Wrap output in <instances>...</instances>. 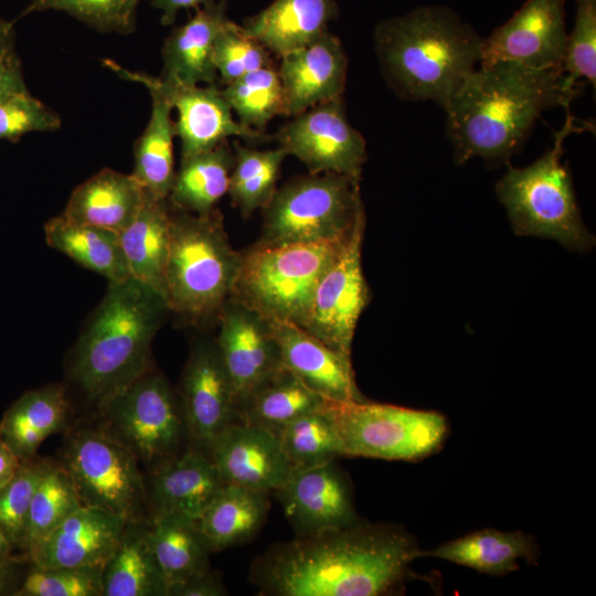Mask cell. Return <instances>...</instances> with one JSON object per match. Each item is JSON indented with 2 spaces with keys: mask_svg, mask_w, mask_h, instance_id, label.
Wrapping results in <instances>:
<instances>
[{
  "mask_svg": "<svg viewBox=\"0 0 596 596\" xmlns=\"http://www.w3.org/2000/svg\"><path fill=\"white\" fill-rule=\"evenodd\" d=\"M419 556L400 526L356 521L270 547L251 579L262 595L380 596L396 592Z\"/></svg>",
  "mask_w": 596,
  "mask_h": 596,
  "instance_id": "obj_1",
  "label": "cell"
},
{
  "mask_svg": "<svg viewBox=\"0 0 596 596\" xmlns=\"http://www.w3.org/2000/svg\"><path fill=\"white\" fill-rule=\"evenodd\" d=\"M581 91L562 70L510 62L476 68L444 108L455 162L509 163L540 115L556 106L568 110Z\"/></svg>",
  "mask_w": 596,
  "mask_h": 596,
  "instance_id": "obj_2",
  "label": "cell"
},
{
  "mask_svg": "<svg viewBox=\"0 0 596 596\" xmlns=\"http://www.w3.org/2000/svg\"><path fill=\"white\" fill-rule=\"evenodd\" d=\"M481 42L468 22L439 4L383 20L374 31L381 71L395 94L443 108L479 64Z\"/></svg>",
  "mask_w": 596,
  "mask_h": 596,
  "instance_id": "obj_3",
  "label": "cell"
},
{
  "mask_svg": "<svg viewBox=\"0 0 596 596\" xmlns=\"http://www.w3.org/2000/svg\"><path fill=\"white\" fill-rule=\"evenodd\" d=\"M168 311L160 294L132 277L109 283L71 363L73 380L98 408L151 370V344Z\"/></svg>",
  "mask_w": 596,
  "mask_h": 596,
  "instance_id": "obj_4",
  "label": "cell"
},
{
  "mask_svg": "<svg viewBox=\"0 0 596 596\" xmlns=\"http://www.w3.org/2000/svg\"><path fill=\"white\" fill-rule=\"evenodd\" d=\"M240 265L217 209L193 214L171 209L166 300L190 324L217 318L230 300Z\"/></svg>",
  "mask_w": 596,
  "mask_h": 596,
  "instance_id": "obj_5",
  "label": "cell"
},
{
  "mask_svg": "<svg viewBox=\"0 0 596 596\" xmlns=\"http://www.w3.org/2000/svg\"><path fill=\"white\" fill-rule=\"evenodd\" d=\"M584 128L567 114L551 149L538 160L524 168L507 163L494 191L515 234L552 238L576 252L594 247L595 237L582 220L570 172L562 162L565 139Z\"/></svg>",
  "mask_w": 596,
  "mask_h": 596,
  "instance_id": "obj_6",
  "label": "cell"
},
{
  "mask_svg": "<svg viewBox=\"0 0 596 596\" xmlns=\"http://www.w3.org/2000/svg\"><path fill=\"white\" fill-rule=\"evenodd\" d=\"M347 238L294 244L258 241L240 252L230 299L267 321L300 324L318 281Z\"/></svg>",
  "mask_w": 596,
  "mask_h": 596,
  "instance_id": "obj_7",
  "label": "cell"
},
{
  "mask_svg": "<svg viewBox=\"0 0 596 596\" xmlns=\"http://www.w3.org/2000/svg\"><path fill=\"white\" fill-rule=\"evenodd\" d=\"M360 180L340 173H309L276 189L262 210L258 240L268 244L342 240L365 222Z\"/></svg>",
  "mask_w": 596,
  "mask_h": 596,
  "instance_id": "obj_8",
  "label": "cell"
},
{
  "mask_svg": "<svg viewBox=\"0 0 596 596\" xmlns=\"http://www.w3.org/2000/svg\"><path fill=\"white\" fill-rule=\"evenodd\" d=\"M97 428L150 470L189 445L183 409L168 380L152 369L99 408Z\"/></svg>",
  "mask_w": 596,
  "mask_h": 596,
  "instance_id": "obj_9",
  "label": "cell"
},
{
  "mask_svg": "<svg viewBox=\"0 0 596 596\" xmlns=\"http://www.w3.org/2000/svg\"><path fill=\"white\" fill-rule=\"evenodd\" d=\"M342 444V457L414 461L440 449L445 416L435 411L390 404L332 402L324 405Z\"/></svg>",
  "mask_w": 596,
  "mask_h": 596,
  "instance_id": "obj_10",
  "label": "cell"
},
{
  "mask_svg": "<svg viewBox=\"0 0 596 596\" xmlns=\"http://www.w3.org/2000/svg\"><path fill=\"white\" fill-rule=\"evenodd\" d=\"M60 464L68 472L83 507L127 521L146 520L147 488L140 464L97 427L71 432Z\"/></svg>",
  "mask_w": 596,
  "mask_h": 596,
  "instance_id": "obj_11",
  "label": "cell"
},
{
  "mask_svg": "<svg viewBox=\"0 0 596 596\" xmlns=\"http://www.w3.org/2000/svg\"><path fill=\"white\" fill-rule=\"evenodd\" d=\"M364 224H359L348 236L322 274L309 309L298 324L349 358L358 321L370 302L361 260Z\"/></svg>",
  "mask_w": 596,
  "mask_h": 596,
  "instance_id": "obj_12",
  "label": "cell"
},
{
  "mask_svg": "<svg viewBox=\"0 0 596 596\" xmlns=\"http://www.w3.org/2000/svg\"><path fill=\"white\" fill-rule=\"evenodd\" d=\"M104 64L118 76L159 93L177 110L174 124L181 143V158L210 150L230 137L251 141L269 140L262 131L244 127L234 119L233 110L216 83L185 85L163 76L126 70L110 60H105Z\"/></svg>",
  "mask_w": 596,
  "mask_h": 596,
  "instance_id": "obj_13",
  "label": "cell"
},
{
  "mask_svg": "<svg viewBox=\"0 0 596 596\" xmlns=\"http://www.w3.org/2000/svg\"><path fill=\"white\" fill-rule=\"evenodd\" d=\"M274 139L287 156L300 160L309 173L332 172L361 179L366 145L349 123L342 97L292 116Z\"/></svg>",
  "mask_w": 596,
  "mask_h": 596,
  "instance_id": "obj_14",
  "label": "cell"
},
{
  "mask_svg": "<svg viewBox=\"0 0 596 596\" xmlns=\"http://www.w3.org/2000/svg\"><path fill=\"white\" fill-rule=\"evenodd\" d=\"M567 34L565 0H526L482 39L479 66L510 62L534 70H562Z\"/></svg>",
  "mask_w": 596,
  "mask_h": 596,
  "instance_id": "obj_15",
  "label": "cell"
},
{
  "mask_svg": "<svg viewBox=\"0 0 596 596\" xmlns=\"http://www.w3.org/2000/svg\"><path fill=\"white\" fill-rule=\"evenodd\" d=\"M178 395L189 446L206 455L221 432L240 422L234 392L214 341L193 344L181 374Z\"/></svg>",
  "mask_w": 596,
  "mask_h": 596,
  "instance_id": "obj_16",
  "label": "cell"
},
{
  "mask_svg": "<svg viewBox=\"0 0 596 596\" xmlns=\"http://www.w3.org/2000/svg\"><path fill=\"white\" fill-rule=\"evenodd\" d=\"M217 320L220 330L214 342L238 413L243 402L283 366L280 353L268 321L243 305L230 299Z\"/></svg>",
  "mask_w": 596,
  "mask_h": 596,
  "instance_id": "obj_17",
  "label": "cell"
},
{
  "mask_svg": "<svg viewBox=\"0 0 596 596\" xmlns=\"http://www.w3.org/2000/svg\"><path fill=\"white\" fill-rule=\"evenodd\" d=\"M274 493L297 536L359 521L349 479L333 461L292 469Z\"/></svg>",
  "mask_w": 596,
  "mask_h": 596,
  "instance_id": "obj_18",
  "label": "cell"
},
{
  "mask_svg": "<svg viewBox=\"0 0 596 596\" xmlns=\"http://www.w3.org/2000/svg\"><path fill=\"white\" fill-rule=\"evenodd\" d=\"M207 456L224 485L269 494L285 483L292 470L276 434L243 422L224 428Z\"/></svg>",
  "mask_w": 596,
  "mask_h": 596,
  "instance_id": "obj_19",
  "label": "cell"
},
{
  "mask_svg": "<svg viewBox=\"0 0 596 596\" xmlns=\"http://www.w3.org/2000/svg\"><path fill=\"white\" fill-rule=\"evenodd\" d=\"M127 522L103 510L81 507L28 555L39 567H103L117 549Z\"/></svg>",
  "mask_w": 596,
  "mask_h": 596,
  "instance_id": "obj_20",
  "label": "cell"
},
{
  "mask_svg": "<svg viewBox=\"0 0 596 596\" xmlns=\"http://www.w3.org/2000/svg\"><path fill=\"white\" fill-rule=\"evenodd\" d=\"M281 365L327 401L363 402L351 358L331 349L290 321H268Z\"/></svg>",
  "mask_w": 596,
  "mask_h": 596,
  "instance_id": "obj_21",
  "label": "cell"
},
{
  "mask_svg": "<svg viewBox=\"0 0 596 596\" xmlns=\"http://www.w3.org/2000/svg\"><path fill=\"white\" fill-rule=\"evenodd\" d=\"M279 57L277 72L284 88L286 116L342 97L348 57L340 39L329 30Z\"/></svg>",
  "mask_w": 596,
  "mask_h": 596,
  "instance_id": "obj_22",
  "label": "cell"
},
{
  "mask_svg": "<svg viewBox=\"0 0 596 596\" xmlns=\"http://www.w3.org/2000/svg\"><path fill=\"white\" fill-rule=\"evenodd\" d=\"M224 486L210 457L191 446L150 470L146 482L151 517L198 520Z\"/></svg>",
  "mask_w": 596,
  "mask_h": 596,
  "instance_id": "obj_23",
  "label": "cell"
},
{
  "mask_svg": "<svg viewBox=\"0 0 596 596\" xmlns=\"http://www.w3.org/2000/svg\"><path fill=\"white\" fill-rule=\"evenodd\" d=\"M227 20L226 1L219 0L173 29L162 47L161 76L185 85L215 84L214 43Z\"/></svg>",
  "mask_w": 596,
  "mask_h": 596,
  "instance_id": "obj_24",
  "label": "cell"
},
{
  "mask_svg": "<svg viewBox=\"0 0 596 596\" xmlns=\"http://www.w3.org/2000/svg\"><path fill=\"white\" fill-rule=\"evenodd\" d=\"M338 14L334 0H274L241 26L270 53L281 56L317 40Z\"/></svg>",
  "mask_w": 596,
  "mask_h": 596,
  "instance_id": "obj_25",
  "label": "cell"
},
{
  "mask_svg": "<svg viewBox=\"0 0 596 596\" xmlns=\"http://www.w3.org/2000/svg\"><path fill=\"white\" fill-rule=\"evenodd\" d=\"M145 194L132 174L103 169L74 189L62 214L120 234L137 216Z\"/></svg>",
  "mask_w": 596,
  "mask_h": 596,
  "instance_id": "obj_26",
  "label": "cell"
},
{
  "mask_svg": "<svg viewBox=\"0 0 596 596\" xmlns=\"http://www.w3.org/2000/svg\"><path fill=\"white\" fill-rule=\"evenodd\" d=\"M170 222L168 199L146 191L137 216L119 234L130 277L152 288L164 299Z\"/></svg>",
  "mask_w": 596,
  "mask_h": 596,
  "instance_id": "obj_27",
  "label": "cell"
},
{
  "mask_svg": "<svg viewBox=\"0 0 596 596\" xmlns=\"http://www.w3.org/2000/svg\"><path fill=\"white\" fill-rule=\"evenodd\" d=\"M70 402L65 387L50 384L22 394L0 422V440L21 459H31L51 435L65 429Z\"/></svg>",
  "mask_w": 596,
  "mask_h": 596,
  "instance_id": "obj_28",
  "label": "cell"
},
{
  "mask_svg": "<svg viewBox=\"0 0 596 596\" xmlns=\"http://www.w3.org/2000/svg\"><path fill=\"white\" fill-rule=\"evenodd\" d=\"M102 596H168V586L149 539L148 521H128L102 570Z\"/></svg>",
  "mask_w": 596,
  "mask_h": 596,
  "instance_id": "obj_29",
  "label": "cell"
},
{
  "mask_svg": "<svg viewBox=\"0 0 596 596\" xmlns=\"http://www.w3.org/2000/svg\"><path fill=\"white\" fill-rule=\"evenodd\" d=\"M535 540L521 531L482 529L444 543L422 555L434 556L477 572L500 576L519 570L518 561L535 563Z\"/></svg>",
  "mask_w": 596,
  "mask_h": 596,
  "instance_id": "obj_30",
  "label": "cell"
},
{
  "mask_svg": "<svg viewBox=\"0 0 596 596\" xmlns=\"http://www.w3.org/2000/svg\"><path fill=\"white\" fill-rule=\"evenodd\" d=\"M268 494L224 485L196 520L211 552L249 541L266 520L269 510Z\"/></svg>",
  "mask_w": 596,
  "mask_h": 596,
  "instance_id": "obj_31",
  "label": "cell"
},
{
  "mask_svg": "<svg viewBox=\"0 0 596 596\" xmlns=\"http://www.w3.org/2000/svg\"><path fill=\"white\" fill-rule=\"evenodd\" d=\"M234 152L228 141L181 158L168 196L172 210L193 214H206L227 193Z\"/></svg>",
  "mask_w": 596,
  "mask_h": 596,
  "instance_id": "obj_32",
  "label": "cell"
},
{
  "mask_svg": "<svg viewBox=\"0 0 596 596\" xmlns=\"http://www.w3.org/2000/svg\"><path fill=\"white\" fill-rule=\"evenodd\" d=\"M44 235L49 246L109 283L130 277L117 233L74 222L61 213L45 223Z\"/></svg>",
  "mask_w": 596,
  "mask_h": 596,
  "instance_id": "obj_33",
  "label": "cell"
},
{
  "mask_svg": "<svg viewBox=\"0 0 596 596\" xmlns=\"http://www.w3.org/2000/svg\"><path fill=\"white\" fill-rule=\"evenodd\" d=\"M148 531L168 586V596L174 587L210 570L211 550L196 520L180 515L151 517Z\"/></svg>",
  "mask_w": 596,
  "mask_h": 596,
  "instance_id": "obj_34",
  "label": "cell"
},
{
  "mask_svg": "<svg viewBox=\"0 0 596 596\" xmlns=\"http://www.w3.org/2000/svg\"><path fill=\"white\" fill-rule=\"evenodd\" d=\"M326 401L281 366L243 402L238 421L277 434L292 419L321 408Z\"/></svg>",
  "mask_w": 596,
  "mask_h": 596,
  "instance_id": "obj_35",
  "label": "cell"
},
{
  "mask_svg": "<svg viewBox=\"0 0 596 596\" xmlns=\"http://www.w3.org/2000/svg\"><path fill=\"white\" fill-rule=\"evenodd\" d=\"M151 114L141 136L135 142V167L132 177L148 193L168 199L174 171L173 139L177 137L172 120V106L155 91Z\"/></svg>",
  "mask_w": 596,
  "mask_h": 596,
  "instance_id": "obj_36",
  "label": "cell"
},
{
  "mask_svg": "<svg viewBox=\"0 0 596 596\" xmlns=\"http://www.w3.org/2000/svg\"><path fill=\"white\" fill-rule=\"evenodd\" d=\"M233 152L227 193L242 216L248 219L255 211L263 210L274 195L287 153L280 147L258 150L237 141Z\"/></svg>",
  "mask_w": 596,
  "mask_h": 596,
  "instance_id": "obj_37",
  "label": "cell"
},
{
  "mask_svg": "<svg viewBox=\"0 0 596 596\" xmlns=\"http://www.w3.org/2000/svg\"><path fill=\"white\" fill-rule=\"evenodd\" d=\"M81 507L66 469L49 461L31 501L21 549L29 552Z\"/></svg>",
  "mask_w": 596,
  "mask_h": 596,
  "instance_id": "obj_38",
  "label": "cell"
},
{
  "mask_svg": "<svg viewBox=\"0 0 596 596\" xmlns=\"http://www.w3.org/2000/svg\"><path fill=\"white\" fill-rule=\"evenodd\" d=\"M324 405L292 419L276 434L292 469L342 457L340 436Z\"/></svg>",
  "mask_w": 596,
  "mask_h": 596,
  "instance_id": "obj_39",
  "label": "cell"
},
{
  "mask_svg": "<svg viewBox=\"0 0 596 596\" xmlns=\"http://www.w3.org/2000/svg\"><path fill=\"white\" fill-rule=\"evenodd\" d=\"M222 94L238 121L260 131L278 115H286L281 81L274 66L253 71L225 85Z\"/></svg>",
  "mask_w": 596,
  "mask_h": 596,
  "instance_id": "obj_40",
  "label": "cell"
},
{
  "mask_svg": "<svg viewBox=\"0 0 596 596\" xmlns=\"http://www.w3.org/2000/svg\"><path fill=\"white\" fill-rule=\"evenodd\" d=\"M139 0H31L17 19L44 11L65 12L98 32L129 34Z\"/></svg>",
  "mask_w": 596,
  "mask_h": 596,
  "instance_id": "obj_41",
  "label": "cell"
},
{
  "mask_svg": "<svg viewBox=\"0 0 596 596\" xmlns=\"http://www.w3.org/2000/svg\"><path fill=\"white\" fill-rule=\"evenodd\" d=\"M213 62L224 85L253 71L273 66L272 53L230 19L216 36Z\"/></svg>",
  "mask_w": 596,
  "mask_h": 596,
  "instance_id": "obj_42",
  "label": "cell"
},
{
  "mask_svg": "<svg viewBox=\"0 0 596 596\" xmlns=\"http://www.w3.org/2000/svg\"><path fill=\"white\" fill-rule=\"evenodd\" d=\"M49 460H21L13 478L0 489V530L12 546L22 547L29 509Z\"/></svg>",
  "mask_w": 596,
  "mask_h": 596,
  "instance_id": "obj_43",
  "label": "cell"
},
{
  "mask_svg": "<svg viewBox=\"0 0 596 596\" xmlns=\"http://www.w3.org/2000/svg\"><path fill=\"white\" fill-rule=\"evenodd\" d=\"M103 567L34 566L14 596H102Z\"/></svg>",
  "mask_w": 596,
  "mask_h": 596,
  "instance_id": "obj_44",
  "label": "cell"
},
{
  "mask_svg": "<svg viewBox=\"0 0 596 596\" xmlns=\"http://www.w3.org/2000/svg\"><path fill=\"white\" fill-rule=\"evenodd\" d=\"M572 31L567 34L562 71L573 84L596 87V0H575Z\"/></svg>",
  "mask_w": 596,
  "mask_h": 596,
  "instance_id": "obj_45",
  "label": "cell"
},
{
  "mask_svg": "<svg viewBox=\"0 0 596 596\" xmlns=\"http://www.w3.org/2000/svg\"><path fill=\"white\" fill-rule=\"evenodd\" d=\"M60 126V116L28 89L0 100V140L13 141L28 132L56 130Z\"/></svg>",
  "mask_w": 596,
  "mask_h": 596,
  "instance_id": "obj_46",
  "label": "cell"
},
{
  "mask_svg": "<svg viewBox=\"0 0 596 596\" xmlns=\"http://www.w3.org/2000/svg\"><path fill=\"white\" fill-rule=\"evenodd\" d=\"M26 91L22 66L14 49L0 55V100Z\"/></svg>",
  "mask_w": 596,
  "mask_h": 596,
  "instance_id": "obj_47",
  "label": "cell"
},
{
  "mask_svg": "<svg viewBox=\"0 0 596 596\" xmlns=\"http://www.w3.org/2000/svg\"><path fill=\"white\" fill-rule=\"evenodd\" d=\"M226 594L219 575L209 570L174 587L169 596H223Z\"/></svg>",
  "mask_w": 596,
  "mask_h": 596,
  "instance_id": "obj_48",
  "label": "cell"
},
{
  "mask_svg": "<svg viewBox=\"0 0 596 596\" xmlns=\"http://www.w3.org/2000/svg\"><path fill=\"white\" fill-rule=\"evenodd\" d=\"M217 0H152L151 4L161 12V23L163 25H169L175 21L180 10H198L211 6Z\"/></svg>",
  "mask_w": 596,
  "mask_h": 596,
  "instance_id": "obj_49",
  "label": "cell"
},
{
  "mask_svg": "<svg viewBox=\"0 0 596 596\" xmlns=\"http://www.w3.org/2000/svg\"><path fill=\"white\" fill-rule=\"evenodd\" d=\"M20 464L21 459L0 440V489L13 478Z\"/></svg>",
  "mask_w": 596,
  "mask_h": 596,
  "instance_id": "obj_50",
  "label": "cell"
},
{
  "mask_svg": "<svg viewBox=\"0 0 596 596\" xmlns=\"http://www.w3.org/2000/svg\"><path fill=\"white\" fill-rule=\"evenodd\" d=\"M17 572L15 563L11 557L0 558V595L12 594L13 584L15 582Z\"/></svg>",
  "mask_w": 596,
  "mask_h": 596,
  "instance_id": "obj_51",
  "label": "cell"
},
{
  "mask_svg": "<svg viewBox=\"0 0 596 596\" xmlns=\"http://www.w3.org/2000/svg\"><path fill=\"white\" fill-rule=\"evenodd\" d=\"M14 38L13 22L0 18V55L14 49Z\"/></svg>",
  "mask_w": 596,
  "mask_h": 596,
  "instance_id": "obj_52",
  "label": "cell"
},
{
  "mask_svg": "<svg viewBox=\"0 0 596 596\" xmlns=\"http://www.w3.org/2000/svg\"><path fill=\"white\" fill-rule=\"evenodd\" d=\"M13 549L10 541L4 533L0 530V558L10 557V552Z\"/></svg>",
  "mask_w": 596,
  "mask_h": 596,
  "instance_id": "obj_53",
  "label": "cell"
}]
</instances>
